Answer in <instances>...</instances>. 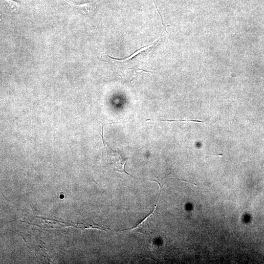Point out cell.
<instances>
[{"instance_id": "1", "label": "cell", "mask_w": 264, "mask_h": 264, "mask_svg": "<svg viewBox=\"0 0 264 264\" xmlns=\"http://www.w3.org/2000/svg\"><path fill=\"white\" fill-rule=\"evenodd\" d=\"M160 41V38L149 46L141 48L126 59L119 60L110 56L108 55L102 56L99 60L107 62L116 68L123 70H133L136 73L137 70L147 72L143 68L144 64L148 62L150 53Z\"/></svg>"}, {"instance_id": "2", "label": "cell", "mask_w": 264, "mask_h": 264, "mask_svg": "<svg viewBox=\"0 0 264 264\" xmlns=\"http://www.w3.org/2000/svg\"><path fill=\"white\" fill-rule=\"evenodd\" d=\"M63 0L74 11L86 17L92 18L96 9V4L92 2L77 4L68 0Z\"/></svg>"}, {"instance_id": "3", "label": "cell", "mask_w": 264, "mask_h": 264, "mask_svg": "<svg viewBox=\"0 0 264 264\" xmlns=\"http://www.w3.org/2000/svg\"><path fill=\"white\" fill-rule=\"evenodd\" d=\"M2 4L5 11L10 14L17 13L21 9L20 3L13 0H2Z\"/></svg>"}]
</instances>
